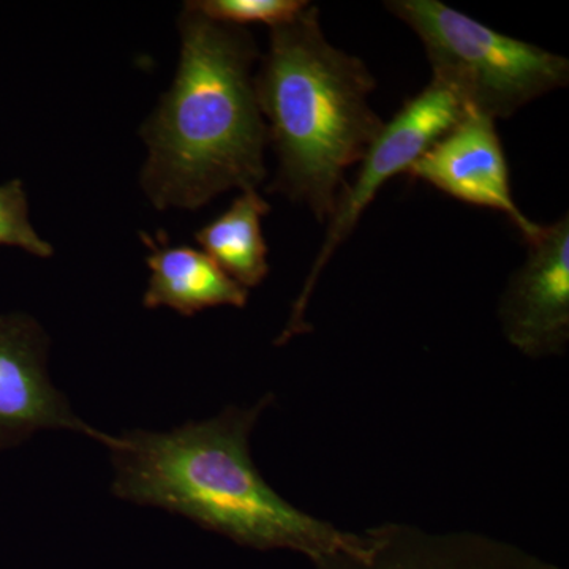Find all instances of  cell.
<instances>
[{
    "label": "cell",
    "instance_id": "cell-1",
    "mask_svg": "<svg viewBox=\"0 0 569 569\" xmlns=\"http://www.w3.org/2000/svg\"><path fill=\"white\" fill-rule=\"evenodd\" d=\"M272 402L274 396L266 395L252 407L230 406L168 432L134 429L112 438V493L182 516L244 548L293 550L312 563L358 549L361 533L293 507L254 466L250 437Z\"/></svg>",
    "mask_w": 569,
    "mask_h": 569
},
{
    "label": "cell",
    "instance_id": "cell-2",
    "mask_svg": "<svg viewBox=\"0 0 569 569\" xmlns=\"http://www.w3.org/2000/svg\"><path fill=\"white\" fill-rule=\"evenodd\" d=\"M179 33L173 84L141 127L149 151L141 189L159 211H198L228 190H257L266 178L252 33L209 20L189 2Z\"/></svg>",
    "mask_w": 569,
    "mask_h": 569
},
{
    "label": "cell",
    "instance_id": "cell-3",
    "mask_svg": "<svg viewBox=\"0 0 569 569\" xmlns=\"http://www.w3.org/2000/svg\"><path fill=\"white\" fill-rule=\"evenodd\" d=\"M376 86L365 61L329 43L312 3L272 28L254 73L268 144L279 162L268 192L305 204L328 223L348 168L361 163L387 123L370 107Z\"/></svg>",
    "mask_w": 569,
    "mask_h": 569
},
{
    "label": "cell",
    "instance_id": "cell-4",
    "mask_svg": "<svg viewBox=\"0 0 569 569\" xmlns=\"http://www.w3.org/2000/svg\"><path fill=\"white\" fill-rule=\"evenodd\" d=\"M385 7L421 40L432 81L467 110L505 121L568 86L567 58L493 31L440 0H391Z\"/></svg>",
    "mask_w": 569,
    "mask_h": 569
},
{
    "label": "cell",
    "instance_id": "cell-5",
    "mask_svg": "<svg viewBox=\"0 0 569 569\" xmlns=\"http://www.w3.org/2000/svg\"><path fill=\"white\" fill-rule=\"evenodd\" d=\"M462 111V103L455 93L437 81H430L425 91L408 100L395 118L385 123V129L361 160V170L356 176V181L351 186L347 183L337 200L335 212L328 220L323 246L307 276L301 293L291 307L282 335L277 337L276 346H284L295 337L310 331L306 310L318 279L332 254L353 233L356 224L367 206L372 203L378 190L389 179L406 173L408 167L458 121Z\"/></svg>",
    "mask_w": 569,
    "mask_h": 569
},
{
    "label": "cell",
    "instance_id": "cell-6",
    "mask_svg": "<svg viewBox=\"0 0 569 569\" xmlns=\"http://www.w3.org/2000/svg\"><path fill=\"white\" fill-rule=\"evenodd\" d=\"M526 242V260L498 301L501 332L527 358L561 356L569 343L568 213L541 224Z\"/></svg>",
    "mask_w": 569,
    "mask_h": 569
},
{
    "label": "cell",
    "instance_id": "cell-7",
    "mask_svg": "<svg viewBox=\"0 0 569 569\" xmlns=\"http://www.w3.org/2000/svg\"><path fill=\"white\" fill-rule=\"evenodd\" d=\"M50 337L22 312L0 313V452L20 447L40 430L81 432L104 447L111 436L93 429L71 410L48 373Z\"/></svg>",
    "mask_w": 569,
    "mask_h": 569
},
{
    "label": "cell",
    "instance_id": "cell-8",
    "mask_svg": "<svg viewBox=\"0 0 569 569\" xmlns=\"http://www.w3.org/2000/svg\"><path fill=\"white\" fill-rule=\"evenodd\" d=\"M351 552L316 561V569H563L518 545L470 530L430 531L387 522L362 531Z\"/></svg>",
    "mask_w": 569,
    "mask_h": 569
},
{
    "label": "cell",
    "instance_id": "cell-9",
    "mask_svg": "<svg viewBox=\"0 0 569 569\" xmlns=\"http://www.w3.org/2000/svg\"><path fill=\"white\" fill-rule=\"evenodd\" d=\"M406 174L440 192L505 213L523 239L541 224L520 211L509 186V168L496 121L463 108L458 121L408 167Z\"/></svg>",
    "mask_w": 569,
    "mask_h": 569
},
{
    "label": "cell",
    "instance_id": "cell-10",
    "mask_svg": "<svg viewBox=\"0 0 569 569\" xmlns=\"http://www.w3.org/2000/svg\"><path fill=\"white\" fill-rule=\"evenodd\" d=\"M149 247L151 269L148 290L142 296L146 309L168 307L179 316L193 317L212 307L242 309L249 302V290L223 272L203 250L189 246H171L167 234H141Z\"/></svg>",
    "mask_w": 569,
    "mask_h": 569
},
{
    "label": "cell",
    "instance_id": "cell-11",
    "mask_svg": "<svg viewBox=\"0 0 569 569\" xmlns=\"http://www.w3.org/2000/svg\"><path fill=\"white\" fill-rule=\"evenodd\" d=\"M271 204L257 190H244L230 208L194 233L203 252L241 287L254 288L269 274L261 220Z\"/></svg>",
    "mask_w": 569,
    "mask_h": 569
},
{
    "label": "cell",
    "instance_id": "cell-12",
    "mask_svg": "<svg viewBox=\"0 0 569 569\" xmlns=\"http://www.w3.org/2000/svg\"><path fill=\"white\" fill-rule=\"evenodd\" d=\"M209 20L246 28L266 24L269 28L293 21L310 6L307 0H194L189 2Z\"/></svg>",
    "mask_w": 569,
    "mask_h": 569
},
{
    "label": "cell",
    "instance_id": "cell-13",
    "mask_svg": "<svg viewBox=\"0 0 569 569\" xmlns=\"http://www.w3.org/2000/svg\"><path fill=\"white\" fill-rule=\"evenodd\" d=\"M0 246L17 247L39 258L54 253L50 242L32 227L28 194L20 179L0 183Z\"/></svg>",
    "mask_w": 569,
    "mask_h": 569
}]
</instances>
